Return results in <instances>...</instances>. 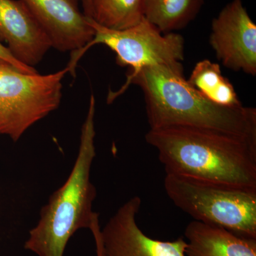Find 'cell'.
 <instances>
[{
	"label": "cell",
	"instance_id": "cell-12",
	"mask_svg": "<svg viewBox=\"0 0 256 256\" xmlns=\"http://www.w3.org/2000/svg\"><path fill=\"white\" fill-rule=\"evenodd\" d=\"M204 0H144L143 18L162 34L181 30L200 12Z\"/></svg>",
	"mask_w": 256,
	"mask_h": 256
},
{
	"label": "cell",
	"instance_id": "cell-6",
	"mask_svg": "<svg viewBox=\"0 0 256 256\" xmlns=\"http://www.w3.org/2000/svg\"><path fill=\"white\" fill-rule=\"evenodd\" d=\"M88 18V16H87ZM95 32L92 41L78 52H73L69 62V72L74 74L82 55L94 45L104 44L116 54V63L129 66L128 73H136L143 67L164 65L183 73L184 38L178 34H162L144 18L134 26L124 30H112L101 26L88 18Z\"/></svg>",
	"mask_w": 256,
	"mask_h": 256
},
{
	"label": "cell",
	"instance_id": "cell-7",
	"mask_svg": "<svg viewBox=\"0 0 256 256\" xmlns=\"http://www.w3.org/2000/svg\"><path fill=\"white\" fill-rule=\"evenodd\" d=\"M142 200L134 196L116 210L105 226L99 225V218L92 230L97 256H186V242L181 237L171 242L152 238L138 226L137 216Z\"/></svg>",
	"mask_w": 256,
	"mask_h": 256
},
{
	"label": "cell",
	"instance_id": "cell-16",
	"mask_svg": "<svg viewBox=\"0 0 256 256\" xmlns=\"http://www.w3.org/2000/svg\"><path fill=\"white\" fill-rule=\"evenodd\" d=\"M82 2L84 13L88 18H92V0H80Z\"/></svg>",
	"mask_w": 256,
	"mask_h": 256
},
{
	"label": "cell",
	"instance_id": "cell-14",
	"mask_svg": "<svg viewBox=\"0 0 256 256\" xmlns=\"http://www.w3.org/2000/svg\"><path fill=\"white\" fill-rule=\"evenodd\" d=\"M144 0H92V18L112 30L134 26L143 18Z\"/></svg>",
	"mask_w": 256,
	"mask_h": 256
},
{
	"label": "cell",
	"instance_id": "cell-1",
	"mask_svg": "<svg viewBox=\"0 0 256 256\" xmlns=\"http://www.w3.org/2000/svg\"><path fill=\"white\" fill-rule=\"evenodd\" d=\"M166 174L256 188V138L182 126L150 129Z\"/></svg>",
	"mask_w": 256,
	"mask_h": 256
},
{
	"label": "cell",
	"instance_id": "cell-13",
	"mask_svg": "<svg viewBox=\"0 0 256 256\" xmlns=\"http://www.w3.org/2000/svg\"><path fill=\"white\" fill-rule=\"evenodd\" d=\"M186 80L204 97L217 105L226 107L242 106L232 82L222 75L218 64L208 60H200Z\"/></svg>",
	"mask_w": 256,
	"mask_h": 256
},
{
	"label": "cell",
	"instance_id": "cell-11",
	"mask_svg": "<svg viewBox=\"0 0 256 256\" xmlns=\"http://www.w3.org/2000/svg\"><path fill=\"white\" fill-rule=\"evenodd\" d=\"M186 256H256V239L193 220L184 230Z\"/></svg>",
	"mask_w": 256,
	"mask_h": 256
},
{
	"label": "cell",
	"instance_id": "cell-5",
	"mask_svg": "<svg viewBox=\"0 0 256 256\" xmlns=\"http://www.w3.org/2000/svg\"><path fill=\"white\" fill-rule=\"evenodd\" d=\"M69 72L28 74L0 60V134L18 142L38 121L58 108L62 80Z\"/></svg>",
	"mask_w": 256,
	"mask_h": 256
},
{
	"label": "cell",
	"instance_id": "cell-9",
	"mask_svg": "<svg viewBox=\"0 0 256 256\" xmlns=\"http://www.w3.org/2000/svg\"><path fill=\"white\" fill-rule=\"evenodd\" d=\"M46 32L52 47L72 53L86 46L94 28L79 6L80 0H22Z\"/></svg>",
	"mask_w": 256,
	"mask_h": 256
},
{
	"label": "cell",
	"instance_id": "cell-15",
	"mask_svg": "<svg viewBox=\"0 0 256 256\" xmlns=\"http://www.w3.org/2000/svg\"><path fill=\"white\" fill-rule=\"evenodd\" d=\"M0 60H4L8 63L11 64L12 65L18 68V70L28 74L37 73L36 69L34 67L28 66L24 65L21 62H18L14 58V56L12 54L11 52L8 47L4 46L0 41Z\"/></svg>",
	"mask_w": 256,
	"mask_h": 256
},
{
	"label": "cell",
	"instance_id": "cell-8",
	"mask_svg": "<svg viewBox=\"0 0 256 256\" xmlns=\"http://www.w3.org/2000/svg\"><path fill=\"white\" fill-rule=\"evenodd\" d=\"M210 42L224 66L256 76V25L242 0H232L214 18Z\"/></svg>",
	"mask_w": 256,
	"mask_h": 256
},
{
	"label": "cell",
	"instance_id": "cell-3",
	"mask_svg": "<svg viewBox=\"0 0 256 256\" xmlns=\"http://www.w3.org/2000/svg\"><path fill=\"white\" fill-rule=\"evenodd\" d=\"M95 114L96 100L92 95L72 172L42 207L38 223L30 230L24 242V248L37 256H64L74 234L80 229L92 228L99 218L92 210L96 190L90 181L96 154Z\"/></svg>",
	"mask_w": 256,
	"mask_h": 256
},
{
	"label": "cell",
	"instance_id": "cell-4",
	"mask_svg": "<svg viewBox=\"0 0 256 256\" xmlns=\"http://www.w3.org/2000/svg\"><path fill=\"white\" fill-rule=\"evenodd\" d=\"M164 188L175 206L195 220L256 239V188L168 174Z\"/></svg>",
	"mask_w": 256,
	"mask_h": 256
},
{
	"label": "cell",
	"instance_id": "cell-10",
	"mask_svg": "<svg viewBox=\"0 0 256 256\" xmlns=\"http://www.w3.org/2000/svg\"><path fill=\"white\" fill-rule=\"evenodd\" d=\"M28 66L40 63L52 47L46 32L22 0H0V41Z\"/></svg>",
	"mask_w": 256,
	"mask_h": 256
},
{
	"label": "cell",
	"instance_id": "cell-2",
	"mask_svg": "<svg viewBox=\"0 0 256 256\" xmlns=\"http://www.w3.org/2000/svg\"><path fill=\"white\" fill-rule=\"evenodd\" d=\"M131 84L142 89L150 129L182 126L256 138L255 108L217 105L192 88L182 72L156 64L128 73L126 84L109 94L108 102H112Z\"/></svg>",
	"mask_w": 256,
	"mask_h": 256
}]
</instances>
